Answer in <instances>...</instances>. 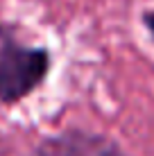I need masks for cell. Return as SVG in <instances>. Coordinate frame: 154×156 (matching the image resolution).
<instances>
[{
  "mask_svg": "<svg viewBox=\"0 0 154 156\" xmlns=\"http://www.w3.org/2000/svg\"><path fill=\"white\" fill-rule=\"evenodd\" d=\"M52 57L45 45H30L12 23L0 20V106L30 98L48 79Z\"/></svg>",
  "mask_w": 154,
  "mask_h": 156,
  "instance_id": "6da1fadb",
  "label": "cell"
},
{
  "mask_svg": "<svg viewBox=\"0 0 154 156\" xmlns=\"http://www.w3.org/2000/svg\"><path fill=\"white\" fill-rule=\"evenodd\" d=\"M39 156H125V154L118 145L104 136L70 129V131L57 133V136L43 140V145L39 147Z\"/></svg>",
  "mask_w": 154,
  "mask_h": 156,
  "instance_id": "7a4b0ae2",
  "label": "cell"
},
{
  "mask_svg": "<svg viewBox=\"0 0 154 156\" xmlns=\"http://www.w3.org/2000/svg\"><path fill=\"white\" fill-rule=\"evenodd\" d=\"M143 25H145V30L150 32V36L154 39V9L152 12H143Z\"/></svg>",
  "mask_w": 154,
  "mask_h": 156,
  "instance_id": "3957f363",
  "label": "cell"
}]
</instances>
